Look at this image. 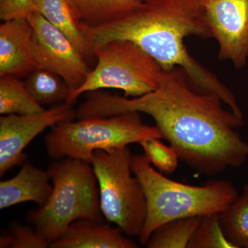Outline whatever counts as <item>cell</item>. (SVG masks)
Listing matches in <instances>:
<instances>
[{"instance_id":"6da1fadb","label":"cell","mask_w":248,"mask_h":248,"mask_svg":"<svg viewBox=\"0 0 248 248\" xmlns=\"http://www.w3.org/2000/svg\"><path fill=\"white\" fill-rule=\"evenodd\" d=\"M222 99L203 93L191 83L181 68L163 71L157 89L138 97L127 98L95 91L77 110L79 120L104 118L137 112L151 116L163 139L179 159L206 176L228 167L242 166L248 144L236 128L243 118L222 107Z\"/></svg>"},{"instance_id":"7a4b0ae2","label":"cell","mask_w":248,"mask_h":248,"mask_svg":"<svg viewBox=\"0 0 248 248\" xmlns=\"http://www.w3.org/2000/svg\"><path fill=\"white\" fill-rule=\"evenodd\" d=\"M81 29L92 52L94 47L109 41H131L153 57L165 71L182 68L197 89L217 94L235 115L244 117L231 90L192 58L184 44L190 36L212 37L200 0L143 2L112 22L97 27L81 24Z\"/></svg>"},{"instance_id":"3957f363","label":"cell","mask_w":248,"mask_h":248,"mask_svg":"<svg viewBox=\"0 0 248 248\" xmlns=\"http://www.w3.org/2000/svg\"><path fill=\"white\" fill-rule=\"evenodd\" d=\"M144 155H133L132 169L146 196L147 213L138 236L146 246L156 228L166 222L221 213L239 197L229 181L210 180L203 186L175 182L157 172Z\"/></svg>"},{"instance_id":"277c9868","label":"cell","mask_w":248,"mask_h":248,"mask_svg":"<svg viewBox=\"0 0 248 248\" xmlns=\"http://www.w3.org/2000/svg\"><path fill=\"white\" fill-rule=\"evenodd\" d=\"M47 172L53 190L45 205L31 210L27 220L49 244L76 220L104 221L99 186L92 165L71 157L55 160Z\"/></svg>"},{"instance_id":"5b68a950","label":"cell","mask_w":248,"mask_h":248,"mask_svg":"<svg viewBox=\"0 0 248 248\" xmlns=\"http://www.w3.org/2000/svg\"><path fill=\"white\" fill-rule=\"evenodd\" d=\"M163 139L159 129L142 122L137 112L104 118L61 122L51 127L45 138L47 154L54 160L65 157L91 164L93 153L128 146L146 138Z\"/></svg>"},{"instance_id":"8992f818","label":"cell","mask_w":248,"mask_h":248,"mask_svg":"<svg viewBox=\"0 0 248 248\" xmlns=\"http://www.w3.org/2000/svg\"><path fill=\"white\" fill-rule=\"evenodd\" d=\"M128 146L93 153L92 165L99 186L103 216L128 236H139L146 220V196L132 169Z\"/></svg>"},{"instance_id":"52a82bcc","label":"cell","mask_w":248,"mask_h":248,"mask_svg":"<svg viewBox=\"0 0 248 248\" xmlns=\"http://www.w3.org/2000/svg\"><path fill=\"white\" fill-rule=\"evenodd\" d=\"M97 59L84 84L72 93L66 104L73 105L85 93L104 89L124 91L125 97H138L157 89L164 69L138 45L129 40H112L93 49Z\"/></svg>"},{"instance_id":"ba28073f","label":"cell","mask_w":248,"mask_h":248,"mask_svg":"<svg viewBox=\"0 0 248 248\" xmlns=\"http://www.w3.org/2000/svg\"><path fill=\"white\" fill-rule=\"evenodd\" d=\"M27 19L32 29L31 46L37 67L61 77L69 87L70 95L84 84L91 71L85 57L63 32L42 15L32 11Z\"/></svg>"},{"instance_id":"9c48e42d","label":"cell","mask_w":248,"mask_h":248,"mask_svg":"<svg viewBox=\"0 0 248 248\" xmlns=\"http://www.w3.org/2000/svg\"><path fill=\"white\" fill-rule=\"evenodd\" d=\"M218 58L241 69L248 61V0H200Z\"/></svg>"},{"instance_id":"30bf717a","label":"cell","mask_w":248,"mask_h":248,"mask_svg":"<svg viewBox=\"0 0 248 248\" xmlns=\"http://www.w3.org/2000/svg\"><path fill=\"white\" fill-rule=\"evenodd\" d=\"M77 111L66 103L32 115H6L0 117V176L27 161L24 150L45 129L73 120Z\"/></svg>"},{"instance_id":"8fae6325","label":"cell","mask_w":248,"mask_h":248,"mask_svg":"<svg viewBox=\"0 0 248 248\" xmlns=\"http://www.w3.org/2000/svg\"><path fill=\"white\" fill-rule=\"evenodd\" d=\"M4 22L0 26V76H29L37 67L31 46L30 22L27 17Z\"/></svg>"},{"instance_id":"7c38bea8","label":"cell","mask_w":248,"mask_h":248,"mask_svg":"<svg viewBox=\"0 0 248 248\" xmlns=\"http://www.w3.org/2000/svg\"><path fill=\"white\" fill-rule=\"evenodd\" d=\"M50 248H138L119 227L89 219L73 221Z\"/></svg>"},{"instance_id":"4fadbf2b","label":"cell","mask_w":248,"mask_h":248,"mask_svg":"<svg viewBox=\"0 0 248 248\" xmlns=\"http://www.w3.org/2000/svg\"><path fill=\"white\" fill-rule=\"evenodd\" d=\"M47 170L26 161L17 175L0 182V209L29 202L42 206L53 190Z\"/></svg>"},{"instance_id":"5bb4252c","label":"cell","mask_w":248,"mask_h":248,"mask_svg":"<svg viewBox=\"0 0 248 248\" xmlns=\"http://www.w3.org/2000/svg\"><path fill=\"white\" fill-rule=\"evenodd\" d=\"M32 11L42 15L63 32L85 58L94 56L81 30V24L66 0H33Z\"/></svg>"},{"instance_id":"9a60e30c","label":"cell","mask_w":248,"mask_h":248,"mask_svg":"<svg viewBox=\"0 0 248 248\" xmlns=\"http://www.w3.org/2000/svg\"><path fill=\"white\" fill-rule=\"evenodd\" d=\"M80 24L97 27L140 7L142 0H66Z\"/></svg>"},{"instance_id":"2e32d148","label":"cell","mask_w":248,"mask_h":248,"mask_svg":"<svg viewBox=\"0 0 248 248\" xmlns=\"http://www.w3.org/2000/svg\"><path fill=\"white\" fill-rule=\"evenodd\" d=\"M46 109L35 100L24 81L13 76H0V114L1 115H32Z\"/></svg>"},{"instance_id":"e0dca14e","label":"cell","mask_w":248,"mask_h":248,"mask_svg":"<svg viewBox=\"0 0 248 248\" xmlns=\"http://www.w3.org/2000/svg\"><path fill=\"white\" fill-rule=\"evenodd\" d=\"M24 84L31 95L42 107L66 102L70 94L69 87L61 77L40 67L31 72Z\"/></svg>"},{"instance_id":"ac0fdd59","label":"cell","mask_w":248,"mask_h":248,"mask_svg":"<svg viewBox=\"0 0 248 248\" xmlns=\"http://www.w3.org/2000/svg\"><path fill=\"white\" fill-rule=\"evenodd\" d=\"M222 231L236 248H248V184L234 202L218 213Z\"/></svg>"},{"instance_id":"d6986e66","label":"cell","mask_w":248,"mask_h":248,"mask_svg":"<svg viewBox=\"0 0 248 248\" xmlns=\"http://www.w3.org/2000/svg\"><path fill=\"white\" fill-rule=\"evenodd\" d=\"M202 216L187 217L166 222L152 233L148 248H187Z\"/></svg>"},{"instance_id":"ffe728a7","label":"cell","mask_w":248,"mask_h":248,"mask_svg":"<svg viewBox=\"0 0 248 248\" xmlns=\"http://www.w3.org/2000/svg\"><path fill=\"white\" fill-rule=\"evenodd\" d=\"M187 248H236L222 231L218 214H210L201 218Z\"/></svg>"},{"instance_id":"44dd1931","label":"cell","mask_w":248,"mask_h":248,"mask_svg":"<svg viewBox=\"0 0 248 248\" xmlns=\"http://www.w3.org/2000/svg\"><path fill=\"white\" fill-rule=\"evenodd\" d=\"M159 138H146L139 142L148 161L163 174L175 172L179 156L172 146H168Z\"/></svg>"},{"instance_id":"7402d4cb","label":"cell","mask_w":248,"mask_h":248,"mask_svg":"<svg viewBox=\"0 0 248 248\" xmlns=\"http://www.w3.org/2000/svg\"><path fill=\"white\" fill-rule=\"evenodd\" d=\"M50 244L35 228L14 221L0 236L1 248H46Z\"/></svg>"},{"instance_id":"603a6c76","label":"cell","mask_w":248,"mask_h":248,"mask_svg":"<svg viewBox=\"0 0 248 248\" xmlns=\"http://www.w3.org/2000/svg\"><path fill=\"white\" fill-rule=\"evenodd\" d=\"M32 2L33 0H0V19L27 17L32 12Z\"/></svg>"},{"instance_id":"cb8c5ba5","label":"cell","mask_w":248,"mask_h":248,"mask_svg":"<svg viewBox=\"0 0 248 248\" xmlns=\"http://www.w3.org/2000/svg\"><path fill=\"white\" fill-rule=\"evenodd\" d=\"M143 2H151V1H155V0H142Z\"/></svg>"}]
</instances>
